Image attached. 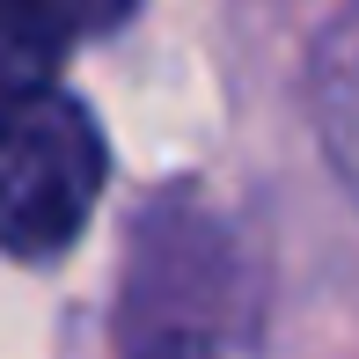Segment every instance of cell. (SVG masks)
<instances>
[{"label": "cell", "instance_id": "1", "mask_svg": "<svg viewBox=\"0 0 359 359\" xmlns=\"http://www.w3.org/2000/svg\"><path fill=\"white\" fill-rule=\"evenodd\" d=\"M103 191V140L88 110L37 88L0 103V250L8 257H59L88 227Z\"/></svg>", "mask_w": 359, "mask_h": 359}, {"label": "cell", "instance_id": "2", "mask_svg": "<svg viewBox=\"0 0 359 359\" xmlns=\"http://www.w3.org/2000/svg\"><path fill=\"white\" fill-rule=\"evenodd\" d=\"M81 37L74 0H0V103L37 95Z\"/></svg>", "mask_w": 359, "mask_h": 359}, {"label": "cell", "instance_id": "3", "mask_svg": "<svg viewBox=\"0 0 359 359\" xmlns=\"http://www.w3.org/2000/svg\"><path fill=\"white\" fill-rule=\"evenodd\" d=\"M323 103H330V147H337V161L359 176V29L337 37L330 67H323Z\"/></svg>", "mask_w": 359, "mask_h": 359}, {"label": "cell", "instance_id": "4", "mask_svg": "<svg viewBox=\"0 0 359 359\" xmlns=\"http://www.w3.org/2000/svg\"><path fill=\"white\" fill-rule=\"evenodd\" d=\"M125 15H133V0H74L81 29H110V22H125Z\"/></svg>", "mask_w": 359, "mask_h": 359}, {"label": "cell", "instance_id": "5", "mask_svg": "<svg viewBox=\"0 0 359 359\" xmlns=\"http://www.w3.org/2000/svg\"><path fill=\"white\" fill-rule=\"evenodd\" d=\"M161 359H191V352H184V345H169V352H161Z\"/></svg>", "mask_w": 359, "mask_h": 359}]
</instances>
